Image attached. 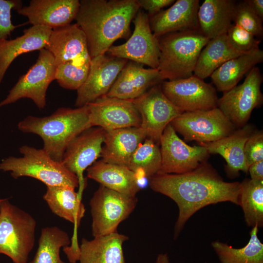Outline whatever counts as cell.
<instances>
[{
	"instance_id": "cell-33",
	"label": "cell",
	"mask_w": 263,
	"mask_h": 263,
	"mask_svg": "<svg viewBox=\"0 0 263 263\" xmlns=\"http://www.w3.org/2000/svg\"><path fill=\"white\" fill-rule=\"evenodd\" d=\"M68 234L57 226L42 228L35 255L30 263H66L60 257L61 248L70 245Z\"/></svg>"
},
{
	"instance_id": "cell-7",
	"label": "cell",
	"mask_w": 263,
	"mask_h": 263,
	"mask_svg": "<svg viewBox=\"0 0 263 263\" xmlns=\"http://www.w3.org/2000/svg\"><path fill=\"white\" fill-rule=\"evenodd\" d=\"M131 197L101 185L90 201L94 237L117 232L119 224L132 213L137 203Z\"/></svg>"
},
{
	"instance_id": "cell-23",
	"label": "cell",
	"mask_w": 263,
	"mask_h": 263,
	"mask_svg": "<svg viewBox=\"0 0 263 263\" xmlns=\"http://www.w3.org/2000/svg\"><path fill=\"white\" fill-rule=\"evenodd\" d=\"M52 29L44 26H31L23 35L13 39L0 40V84L13 61L20 55L45 48Z\"/></svg>"
},
{
	"instance_id": "cell-3",
	"label": "cell",
	"mask_w": 263,
	"mask_h": 263,
	"mask_svg": "<svg viewBox=\"0 0 263 263\" xmlns=\"http://www.w3.org/2000/svg\"><path fill=\"white\" fill-rule=\"evenodd\" d=\"M91 127L87 105L75 109L59 108L44 117L29 115L18 124L21 132L40 136L43 142L42 149L59 162L69 143Z\"/></svg>"
},
{
	"instance_id": "cell-20",
	"label": "cell",
	"mask_w": 263,
	"mask_h": 263,
	"mask_svg": "<svg viewBox=\"0 0 263 263\" xmlns=\"http://www.w3.org/2000/svg\"><path fill=\"white\" fill-rule=\"evenodd\" d=\"M143 66L128 61L106 95L133 100L164 80L157 69H147Z\"/></svg>"
},
{
	"instance_id": "cell-18",
	"label": "cell",
	"mask_w": 263,
	"mask_h": 263,
	"mask_svg": "<svg viewBox=\"0 0 263 263\" xmlns=\"http://www.w3.org/2000/svg\"><path fill=\"white\" fill-rule=\"evenodd\" d=\"M45 49L53 56L56 66L68 61L78 65L91 62L86 37L76 23L52 29Z\"/></svg>"
},
{
	"instance_id": "cell-22",
	"label": "cell",
	"mask_w": 263,
	"mask_h": 263,
	"mask_svg": "<svg viewBox=\"0 0 263 263\" xmlns=\"http://www.w3.org/2000/svg\"><path fill=\"white\" fill-rule=\"evenodd\" d=\"M254 130L252 125L247 124L219 140L199 144L205 147L209 154H218L225 159L226 162V175L229 178L233 179L239 175L240 171L248 173V166L244 154V147Z\"/></svg>"
},
{
	"instance_id": "cell-31",
	"label": "cell",
	"mask_w": 263,
	"mask_h": 263,
	"mask_svg": "<svg viewBox=\"0 0 263 263\" xmlns=\"http://www.w3.org/2000/svg\"><path fill=\"white\" fill-rule=\"evenodd\" d=\"M258 227L250 231V239L241 248H235L219 241L211 243L221 263H263V244L258 236Z\"/></svg>"
},
{
	"instance_id": "cell-2",
	"label": "cell",
	"mask_w": 263,
	"mask_h": 263,
	"mask_svg": "<svg viewBox=\"0 0 263 263\" xmlns=\"http://www.w3.org/2000/svg\"><path fill=\"white\" fill-rule=\"evenodd\" d=\"M140 9L137 0H81L75 19L84 33L91 58L107 53L113 43L129 38L130 25Z\"/></svg>"
},
{
	"instance_id": "cell-17",
	"label": "cell",
	"mask_w": 263,
	"mask_h": 263,
	"mask_svg": "<svg viewBox=\"0 0 263 263\" xmlns=\"http://www.w3.org/2000/svg\"><path fill=\"white\" fill-rule=\"evenodd\" d=\"M87 105L92 127L106 132L140 127L141 117L132 100L104 95Z\"/></svg>"
},
{
	"instance_id": "cell-29",
	"label": "cell",
	"mask_w": 263,
	"mask_h": 263,
	"mask_svg": "<svg viewBox=\"0 0 263 263\" xmlns=\"http://www.w3.org/2000/svg\"><path fill=\"white\" fill-rule=\"evenodd\" d=\"M263 61V51L259 48L229 59L210 76L218 91H228L256 65Z\"/></svg>"
},
{
	"instance_id": "cell-6",
	"label": "cell",
	"mask_w": 263,
	"mask_h": 263,
	"mask_svg": "<svg viewBox=\"0 0 263 263\" xmlns=\"http://www.w3.org/2000/svg\"><path fill=\"white\" fill-rule=\"evenodd\" d=\"M36 225L31 214L4 198L0 205V254L13 263H27L35 244Z\"/></svg>"
},
{
	"instance_id": "cell-12",
	"label": "cell",
	"mask_w": 263,
	"mask_h": 263,
	"mask_svg": "<svg viewBox=\"0 0 263 263\" xmlns=\"http://www.w3.org/2000/svg\"><path fill=\"white\" fill-rule=\"evenodd\" d=\"M132 101L141 117L140 127L147 138L158 144L167 125L184 113L165 96L161 83L153 86Z\"/></svg>"
},
{
	"instance_id": "cell-41",
	"label": "cell",
	"mask_w": 263,
	"mask_h": 263,
	"mask_svg": "<svg viewBox=\"0 0 263 263\" xmlns=\"http://www.w3.org/2000/svg\"><path fill=\"white\" fill-rule=\"evenodd\" d=\"M248 172L250 179L263 181V160L255 162L249 166Z\"/></svg>"
},
{
	"instance_id": "cell-26",
	"label": "cell",
	"mask_w": 263,
	"mask_h": 263,
	"mask_svg": "<svg viewBox=\"0 0 263 263\" xmlns=\"http://www.w3.org/2000/svg\"><path fill=\"white\" fill-rule=\"evenodd\" d=\"M129 237L117 231L107 235L82 238L79 247V263H126L123 244Z\"/></svg>"
},
{
	"instance_id": "cell-36",
	"label": "cell",
	"mask_w": 263,
	"mask_h": 263,
	"mask_svg": "<svg viewBox=\"0 0 263 263\" xmlns=\"http://www.w3.org/2000/svg\"><path fill=\"white\" fill-rule=\"evenodd\" d=\"M232 21L259 39L263 38V19L253 11L245 0L236 2Z\"/></svg>"
},
{
	"instance_id": "cell-37",
	"label": "cell",
	"mask_w": 263,
	"mask_h": 263,
	"mask_svg": "<svg viewBox=\"0 0 263 263\" xmlns=\"http://www.w3.org/2000/svg\"><path fill=\"white\" fill-rule=\"evenodd\" d=\"M226 35L230 44L243 53H247L259 48L261 41L252 34L235 24L231 25Z\"/></svg>"
},
{
	"instance_id": "cell-16",
	"label": "cell",
	"mask_w": 263,
	"mask_h": 263,
	"mask_svg": "<svg viewBox=\"0 0 263 263\" xmlns=\"http://www.w3.org/2000/svg\"><path fill=\"white\" fill-rule=\"evenodd\" d=\"M128 61L106 54L92 58L87 78L77 90L75 106H86L106 95Z\"/></svg>"
},
{
	"instance_id": "cell-5",
	"label": "cell",
	"mask_w": 263,
	"mask_h": 263,
	"mask_svg": "<svg viewBox=\"0 0 263 263\" xmlns=\"http://www.w3.org/2000/svg\"><path fill=\"white\" fill-rule=\"evenodd\" d=\"M21 157L9 156L1 160L0 170L10 172L15 179L29 177L44 183L46 187H79L78 177L59 162L53 159L42 149L27 145L21 146Z\"/></svg>"
},
{
	"instance_id": "cell-13",
	"label": "cell",
	"mask_w": 263,
	"mask_h": 263,
	"mask_svg": "<svg viewBox=\"0 0 263 263\" xmlns=\"http://www.w3.org/2000/svg\"><path fill=\"white\" fill-rule=\"evenodd\" d=\"M161 165L157 174H183L207 161L209 154L202 146H190L177 135L169 124L160 139Z\"/></svg>"
},
{
	"instance_id": "cell-35",
	"label": "cell",
	"mask_w": 263,
	"mask_h": 263,
	"mask_svg": "<svg viewBox=\"0 0 263 263\" xmlns=\"http://www.w3.org/2000/svg\"><path fill=\"white\" fill-rule=\"evenodd\" d=\"M90 65V63L78 65L73 61L61 63L56 66L55 80L63 88L77 90L87 78Z\"/></svg>"
},
{
	"instance_id": "cell-34",
	"label": "cell",
	"mask_w": 263,
	"mask_h": 263,
	"mask_svg": "<svg viewBox=\"0 0 263 263\" xmlns=\"http://www.w3.org/2000/svg\"><path fill=\"white\" fill-rule=\"evenodd\" d=\"M161 165L159 144L146 138L134 152L128 168L150 179L158 172Z\"/></svg>"
},
{
	"instance_id": "cell-15",
	"label": "cell",
	"mask_w": 263,
	"mask_h": 263,
	"mask_svg": "<svg viewBox=\"0 0 263 263\" xmlns=\"http://www.w3.org/2000/svg\"><path fill=\"white\" fill-rule=\"evenodd\" d=\"M106 133L100 127L88 128L74 138L65 150L61 163L78 177L80 196L86 183L84 171L100 157Z\"/></svg>"
},
{
	"instance_id": "cell-11",
	"label": "cell",
	"mask_w": 263,
	"mask_h": 263,
	"mask_svg": "<svg viewBox=\"0 0 263 263\" xmlns=\"http://www.w3.org/2000/svg\"><path fill=\"white\" fill-rule=\"evenodd\" d=\"M134 30L123 44L112 46L108 55L157 69L160 55L158 38L150 29L149 17L141 9L132 20Z\"/></svg>"
},
{
	"instance_id": "cell-10",
	"label": "cell",
	"mask_w": 263,
	"mask_h": 263,
	"mask_svg": "<svg viewBox=\"0 0 263 263\" xmlns=\"http://www.w3.org/2000/svg\"><path fill=\"white\" fill-rule=\"evenodd\" d=\"M262 82L260 70L255 66L241 84L224 92L218 99L217 107L236 129L246 125L253 110L262 105Z\"/></svg>"
},
{
	"instance_id": "cell-39",
	"label": "cell",
	"mask_w": 263,
	"mask_h": 263,
	"mask_svg": "<svg viewBox=\"0 0 263 263\" xmlns=\"http://www.w3.org/2000/svg\"><path fill=\"white\" fill-rule=\"evenodd\" d=\"M244 154L248 168L252 164L263 160V132L256 130L246 140Z\"/></svg>"
},
{
	"instance_id": "cell-4",
	"label": "cell",
	"mask_w": 263,
	"mask_h": 263,
	"mask_svg": "<svg viewBox=\"0 0 263 263\" xmlns=\"http://www.w3.org/2000/svg\"><path fill=\"white\" fill-rule=\"evenodd\" d=\"M158 39L160 55L157 69L164 80L192 76L199 56L209 40L199 29L170 33Z\"/></svg>"
},
{
	"instance_id": "cell-32",
	"label": "cell",
	"mask_w": 263,
	"mask_h": 263,
	"mask_svg": "<svg viewBox=\"0 0 263 263\" xmlns=\"http://www.w3.org/2000/svg\"><path fill=\"white\" fill-rule=\"evenodd\" d=\"M240 205L248 226H263V181L244 179L240 183Z\"/></svg>"
},
{
	"instance_id": "cell-1",
	"label": "cell",
	"mask_w": 263,
	"mask_h": 263,
	"mask_svg": "<svg viewBox=\"0 0 263 263\" xmlns=\"http://www.w3.org/2000/svg\"><path fill=\"white\" fill-rule=\"evenodd\" d=\"M149 181L153 191L169 197L177 205L179 214L174 226V239L188 220L202 208L224 202L240 205V182L225 181L207 161L191 171L156 174Z\"/></svg>"
},
{
	"instance_id": "cell-19",
	"label": "cell",
	"mask_w": 263,
	"mask_h": 263,
	"mask_svg": "<svg viewBox=\"0 0 263 263\" xmlns=\"http://www.w3.org/2000/svg\"><path fill=\"white\" fill-rule=\"evenodd\" d=\"M79 0H31L17 13L26 17L32 26H44L52 29L71 24L77 16Z\"/></svg>"
},
{
	"instance_id": "cell-9",
	"label": "cell",
	"mask_w": 263,
	"mask_h": 263,
	"mask_svg": "<svg viewBox=\"0 0 263 263\" xmlns=\"http://www.w3.org/2000/svg\"><path fill=\"white\" fill-rule=\"evenodd\" d=\"M170 125L185 141L199 143L217 141L231 134L236 128L218 108L184 112Z\"/></svg>"
},
{
	"instance_id": "cell-38",
	"label": "cell",
	"mask_w": 263,
	"mask_h": 263,
	"mask_svg": "<svg viewBox=\"0 0 263 263\" xmlns=\"http://www.w3.org/2000/svg\"><path fill=\"white\" fill-rule=\"evenodd\" d=\"M22 6L19 0H0V40L7 39L17 28L21 25H14L11 19L12 10H17Z\"/></svg>"
},
{
	"instance_id": "cell-14",
	"label": "cell",
	"mask_w": 263,
	"mask_h": 263,
	"mask_svg": "<svg viewBox=\"0 0 263 263\" xmlns=\"http://www.w3.org/2000/svg\"><path fill=\"white\" fill-rule=\"evenodd\" d=\"M169 100L184 112L208 110L217 107L216 89L196 76L161 83Z\"/></svg>"
},
{
	"instance_id": "cell-8",
	"label": "cell",
	"mask_w": 263,
	"mask_h": 263,
	"mask_svg": "<svg viewBox=\"0 0 263 263\" xmlns=\"http://www.w3.org/2000/svg\"><path fill=\"white\" fill-rule=\"evenodd\" d=\"M56 65L52 54L45 48L39 51L36 63L21 75L0 102V108L15 103L22 98L31 99L39 109L46 105V92L55 80Z\"/></svg>"
},
{
	"instance_id": "cell-43",
	"label": "cell",
	"mask_w": 263,
	"mask_h": 263,
	"mask_svg": "<svg viewBox=\"0 0 263 263\" xmlns=\"http://www.w3.org/2000/svg\"><path fill=\"white\" fill-rule=\"evenodd\" d=\"M155 263H170L168 254L167 253L159 254L157 257Z\"/></svg>"
},
{
	"instance_id": "cell-27",
	"label": "cell",
	"mask_w": 263,
	"mask_h": 263,
	"mask_svg": "<svg viewBox=\"0 0 263 263\" xmlns=\"http://www.w3.org/2000/svg\"><path fill=\"white\" fill-rule=\"evenodd\" d=\"M236 4L233 0H205L197 14L200 32L209 39L226 34Z\"/></svg>"
},
{
	"instance_id": "cell-25",
	"label": "cell",
	"mask_w": 263,
	"mask_h": 263,
	"mask_svg": "<svg viewBox=\"0 0 263 263\" xmlns=\"http://www.w3.org/2000/svg\"><path fill=\"white\" fill-rule=\"evenodd\" d=\"M87 177L106 188L131 197L140 191L138 179L127 167L112 164L102 159L87 169Z\"/></svg>"
},
{
	"instance_id": "cell-21",
	"label": "cell",
	"mask_w": 263,
	"mask_h": 263,
	"mask_svg": "<svg viewBox=\"0 0 263 263\" xmlns=\"http://www.w3.org/2000/svg\"><path fill=\"white\" fill-rule=\"evenodd\" d=\"M199 0H177L170 6L149 17L150 29L158 38L166 34L199 29Z\"/></svg>"
},
{
	"instance_id": "cell-40",
	"label": "cell",
	"mask_w": 263,
	"mask_h": 263,
	"mask_svg": "<svg viewBox=\"0 0 263 263\" xmlns=\"http://www.w3.org/2000/svg\"><path fill=\"white\" fill-rule=\"evenodd\" d=\"M140 9L147 11L149 17L152 16L166 7L171 5L175 0H137Z\"/></svg>"
},
{
	"instance_id": "cell-24",
	"label": "cell",
	"mask_w": 263,
	"mask_h": 263,
	"mask_svg": "<svg viewBox=\"0 0 263 263\" xmlns=\"http://www.w3.org/2000/svg\"><path fill=\"white\" fill-rule=\"evenodd\" d=\"M146 138L140 127L106 132L100 157L104 162L128 167L134 152Z\"/></svg>"
},
{
	"instance_id": "cell-30",
	"label": "cell",
	"mask_w": 263,
	"mask_h": 263,
	"mask_svg": "<svg viewBox=\"0 0 263 263\" xmlns=\"http://www.w3.org/2000/svg\"><path fill=\"white\" fill-rule=\"evenodd\" d=\"M244 54L230 44L226 34L209 39L199 56L194 75L204 80L229 59Z\"/></svg>"
},
{
	"instance_id": "cell-42",
	"label": "cell",
	"mask_w": 263,
	"mask_h": 263,
	"mask_svg": "<svg viewBox=\"0 0 263 263\" xmlns=\"http://www.w3.org/2000/svg\"><path fill=\"white\" fill-rule=\"evenodd\" d=\"M253 11L262 19H263V0H245Z\"/></svg>"
},
{
	"instance_id": "cell-28",
	"label": "cell",
	"mask_w": 263,
	"mask_h": 263,
	"mask_svg": "<svg viewBox=\"0 0 263 263\" xmlns=\"http://www.w3.org/2000/svg\"><path fill=\"white\" fill-rule=\"evenodd\" d=\"M43 199L51 211L73 223L77 228L83 218L85 208L81 196L75 188L66 186L47 187Z\"/></svg>"
},
{
	"instance_id": "cell-44",
	"label": "cell",
	"mask_w": 263,
	"mask_h": 263,
	"mask_svg": "<svg viewBox=\"0 0 263 263\" xmlns=\"http://www.w3.org/2000/svg\"><path fill=\"white\" fill-rule=\"evenodd\" d=\"M3 199L4 198H0V205L1 203L2 202V201L3 200Z\"/></svg>"
}]
</instances>
